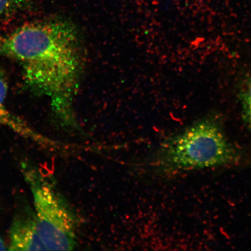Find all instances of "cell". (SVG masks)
Segmentation results:
<instances>
[{"mask_svg":"<svg viewBox=\"0 0 251 251\" xmlns=\"http://www.w3.org/2000/svg\"><path fill=\"white\" fill-rule=\"evenodd\" d=\"M0 56L21 65L25 86L48 99L56 123L78 130L74 102L84 64V50L75 25L51 18L25 24L0 37Z\"/></svg>","mask_w":251,"mask_h":251,"instance_id":"obj_1","label":"cell"},{"mask_svg":"<svg viewBox=\"0 0 251 251\" xmlns=\"http://www.w3.org/2000/svg\"><path fill=\"white\" fill-rule=\"evenodd\" d=\"M241 158L240 151L217 122L206 119L165 141L157 154L156 164L177 173L233 165Z\"/></svg>","mask_w":251,"mask_h":251,"instance_id":"obj_2","label":"cell"},{"mask_svg":"<svg viewBox=\"0 0 251 251\" xmlns=\"http://www.w3.org/2000/svg\"><path fill=\"white\" fill-rule=\"evenodd\" d=\"M23 169L33 194L41 239L48 251L73 250L77 245L76 220L73 212L42 173L25 164Z\"/></svg>","mask_w":251,"mask_h":251,"instance_id":"obj_3","label":"cell"},{"mask_svg":"<svg viewBox=\"0 0 251 251\" xmlns=\"http://www.w3.org/2000/svg\"><path fill=\"white\" fill-rule=\"evenodd\" d=\"M10 251H48L41 239L35 212L25 206L15 215L9 230Z\"/></svg>","mask_w":251,"mask_h":251,"instance_id":"obj_4","label":"cell"},{"mask_svg":"<svg viewBox=\"0 0 251 251\" xmlns=\"http://www.w3.org/2000/svg\"><path fill=\"white\" fill-rule=\"evenodd\" d=\"M8 83L4 72L0 70V125L7 127L22 135L44 146H52L53 142L33 130L26 122L9 111L5 100L8 93Z\"/></svg>","mask_w":251,"mask_h":251,"instance_id":"obj_5","label":"cell"},{"mask_svg":"<svg viewBox=\"0 0 251 251\" xmlns=\"http://www.w3.org/2000/svg\"><path fill=\"white\" fill-rule=\"evenodd\" d=\"M27 0H0V21L23 9Z\"/></svg>","mask_w":251,"mask_h":251,"instance_id":"obj_6","label":"cell"},{"mask_svg":"<svg viewBox=\"0 0 251 251\" xmlns=\"http://www.w3.org/2000/svg\"><path fill=\"white\" fill-rule=\"evenodd\" d=\"M244 106L245 116L251 133V83L247 92L245 94Z\"/></svg>","mask_w":251,"mask_h":251,"instance_id":"obj_7","label":"cell"},{"mask_svg":"<svg viewBox=\"0 0 251 251\" xmlns=\"http://www.w3.org/2000/svg\"><path fill=\"white\" fill-rule=\"evenodd\" d=\"M7 250L5 248V244L4 241L2 239V238L0 237V251H4Z\"/></svg>","mask_w":251,"mask_h":251,"instance_id":"obj_8","label":"cell"}]
</instances>
